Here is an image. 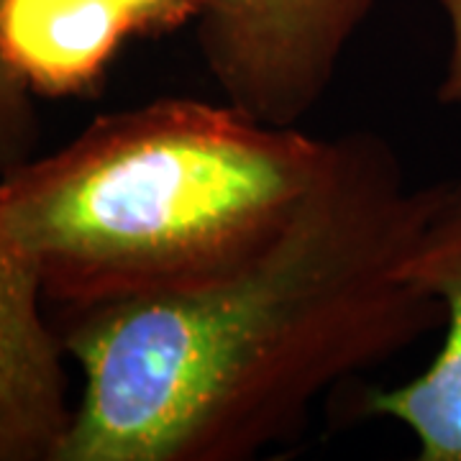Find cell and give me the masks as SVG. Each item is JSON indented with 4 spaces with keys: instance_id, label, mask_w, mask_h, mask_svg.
I'll return each instance as SVG.
<instances>
[{
    "instance_id": "1",
    "label": "cell",
    "mask_w": 461,
    "mask_h": 461,
    "mask_svg": "<svg viewBox=\"0 0 461 461\" xmlns=\"http://www.w3.org/2000/svg\"><path fill=\"white\" fill-rule=\"evenodd\" d=\"M433 185L377 133L336 139L326 175L264 247L175 293L65 311L83 395L54 461H244L313 402L441 326L400 275Z\"/></svg>"
},
{
    "instance_id": "2",
    "label": "cell",
    "mask_w": 461,
    "mask_h": 461,
    "mask_svg": "<svg viewBox=\"0 0 461 461\" xmlns=\"http://www.w3.org/2000/svg\"><path fill=\"white\" fill-rule=\"evenodd\" d=\"M333 154L229 100H149L0 175V239L62 311L175 293L264 247Z\"/></svg>"
},
{
    "instance_id": "3",
    "label": "cell",
    "mask_w": 461,
    "mask_h": 461,
    "mask_svg": "<svg viewBox=\"0 0 461 461\" xmlns=\"http://www.w3.org/2000/svg\"><path fill=\"white\" fill-rule=\"evenodd\" d=\"M379 3L198 0L200 54L223 100L267 123L300 126Z\"/></svg>"
},
{
    "instance_id": "4",
    "label": "cell",
    "mask_w": 461,
    "mask_h": 461,
    "mask_svg": "<svg viewBox=\"0 0 461 461\" xmlns=\"http://www.w3.org/2000/svg\"><path fill=\"white\" fill-rule=\"evenodd\" d=\"M400 275L441 308L444 341L433 362L364 411L411 433L418 461H461V180L433 185V200Z\"/></svg>"
},
{
    "instance_id": "5",
    "label": "cell",
    "mask_w": 461,
    "mask_h": 461,
    "mask_svg": "<svg viewBox=\"0 0 461 461\" xmlns=\"http://www.w3.org/2000/svg\"><path fill=\"white\" fill-rule=\"evenodd\" d=\"M29 264L0 239V461H54L75 405L59 330Z\"/></svg>"
},
{
    "instance_id": "6",
    "label": "cell",
    "mask_w": 461,
    "mask_h": 461,
    "mask_svg": "<svg viewBox=\"0 0 461 461\" xmlns=\"http://www.w3.org/2000/svg\"><path fill=\"white\" fill-rule=\"evenodd\" d=\"M0 33L33 93L59 95L93 83L133 26L115 0H5Z\"/></svg>"
},
{
    "instance_id": "7",
    "label": "cell",
    "mask_w": 461,
    "mask_h": 461,
    "mask_svg": "<svg viewBox=\"0 0 461 461\" xmlns=\"http://www.w3.org/2000/svg\"><path fill=\"white\" fill-rule=\"evenodd\" d=\"M0 0V18H3ZM39 141V115L33 108V90L26 77L8 59L0 33V175L16 169L33 157Z\"/></svg>"
},
{
    "instance_id": "8",
    "label": "cell",
    "mask_w": 461,
    "mask_h": 461,
    "mask_svg": "<svg viewBox=\"0 0 461 461\" xmlns=\"http://www.w3.org/2000/svg\"><path fill=\"white\" fill-rule=\"evenodd\" d=\"M129 16L133 32H157L195 18L198 0H115Z\"/></svg>"
},
{
    "instance_id": "9",
    "label": "cell",
    "mask_w": 461,
    "mask_h": 461,
    "mask_svg": "<svg viewBox=\"0 0 461 461\" xmlns=\"http://www.w3.org/2000/svg\"><path fill=\"white\" fill-rule=\"evenodd\" d=\"M448 23V51H446V67L438 100L446 105L461 108V0H441Z\"/></svg>"
}]
</instances>
